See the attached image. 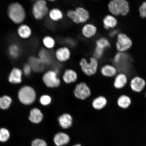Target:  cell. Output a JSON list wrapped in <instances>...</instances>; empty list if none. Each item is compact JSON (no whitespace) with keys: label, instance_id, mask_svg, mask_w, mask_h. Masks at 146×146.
Wrapping results in <instances>:
<instances>
[{"label":"cell","instance_id":"5b68a950","mask_svg":"<svg viewBox=\"0 0 146 146\" xmlns=\"http://www.w3.org/2000/svg\"><path fill=\"white\" fill-rule=\"evenodd\" d=\"M55 61L59 64L69 62L72 58V49L64 44L58 46L53 51Z\"/></svg>","mask_w":146,"mask_h":146},{"label":"cell","instance_id":"d6986e66","mask_svg":"<svg viewBox=\"0 0 146 146\" xmlns=\"http://www.w3.org/2000/svg\"><path fill=\"white\" fill-rule=\"evenodd\" d=\"M42 43L43 48L48 50L53 51L58 46V41L54 36L46 35L42 38Z\"/></svg>","mask_w":146,"mask_h":146},{"label":"cell","instance_id":"8992f818","mask_svg":"<svg viewBox=\"0 0 146 146\" xmlns=\"http://www.w3.org/2000/svg\"><path fill=\"white\" fill-rule=\"evenodd\" d=\"M57 66L48 69L44 73L42 80L44 83L50 88H56L60 86L61 80L58 76L59 71Z\"/></svg>","mask_w":146,"mask_h":146},{"label":"cell","instance_id":"60d3db41","mask_svg":"<svg viewBox=\"0 0 146 146\" xmlns=\"http://www.w3.org/2000/svg\"><path fill=\"white\" fill-rule=\"evenodd\" d=\"M1 97H0V100H1Z\"/></svg>","mask_w":146,"mask_h":146},{"label":"cell","instance_id":"3957f363","mask_svg":"<svg viewBox=\"0 0 146 146\" xmlns=\"http://www.w3.org/2000/svg\"><path fill=\"white\" fill-rule=\"evenodd\" d=\"M107 9L109 13L116 17L126 16L130 12V4L126 0H111L108 3Z\"/></svg>","mask_w":146,"mask_h":146},{"label":"cell","instance_id":"8d00e7d4","mask_svg":"<svg viewBox=\"0 0 146 146\" xmlns=\"http://www.w3.org/2000/svg\"><path fill=\"white\" fill-rule=\"evenodd\" d=\"M32 71L31 68L28 63L24 66L23 72L25 76L30 75Z\"/></svg>","mask_w":146,"mask_h":146},{"label":"cell","instance_id":"4316f807","mask_svg":"<svg viewBox=\"0 0 146 146\" xmlns=\"http://www.w3.org/2000/svg\"><path fill=\"white\" fill-rule=\"evenodd\" d=\"M108 104V100L104 96H100L93 100L92 106L94 109L100 110L104 108Z\"/></svg>","mask_w":146,"mask_h":146},{"label":"cell","instance_id":"484cf974","mask_svg":"<svg viewBox=\"0 0 146 146\" xmlns=\"http://www.w3.org/2000/svg\"><path fill=\"white\" fill-rule=\"evenodd\" d=\"M17 34L20 38L23 39H27L32 36V31L29 25L22 24L17 29Z\"/></svg>","mask_w":146,"mask_h":146},{"label":"cell","instance_id":"5bb4252c","mask_svg":"<svg viewBox=\"0 0 146 146\" xmlns=\"http://www.w3.org/2000/svg\"><path fill=\"white\" fill-rule=\"evenodd\" d=\"M37 56L46 67L54 66L56 63L54 59L53 51L42 48L38 52Z\"/></svg>","mask_w":146,"mask_h":146},{"label":"cell","instance_id":"30bf717a","mask_svg":"<svg viewBox=\"0 0 146 146\" xmlns=\"http://www.w3.org/2000/svg\"><path fill=\"white\" fill-rule=\"evenodd\" d=\"M99 32L98 27L96 23L89 21L81 25L80 33L81 37L87 40L95 39Z\"/></svg>","mask_w":146,"mask_h":146},{"label":"cell","instance_id":"603a6c76","mask_svg":"<svg viewBox=\"0 0 146 146\" xmlns=\"http://www.w3.org/2000/svg\"><path fill=\"white\" fill-rule=\"evenodd\" d=\"M58 121L60 126L63 129H68L72 125L73 118L70 114L65 113L59 117Z\"/></svg>","mask_w":146,"mask_h":146},{"label":"cell","instance_id":"44dd1931","mask_svg":"<svg viewBox=\"0 0 146 146\" xmlns=\"http://www.w3.org/2000/svg\"><path fill=\"white\" fill-rule=\"evenodd\" d=\"M132 103V98L127 94H122L118 96L116 100L117 106L122 109H129Z\"/></svg>","mask_w":146,"mask_h":146},{"label":"cell","instance_id":"d4e9b609","mask_svg":"<svg viewBox=\"0 0 146 146\" xmlns=\"http://www.w3.org/2000/svg\"><path fill=\"white\" fill-rule=\"evenodd\" d=\"M70 137L68 135L63 132L56 134L54 138V141L57 146H63L68 144L70 141Z\"/></svg>","mask_w":146,"mask_h":146},{"label":"cell","instance_id":"e0dca14e","mask_svg":"<svg viewBox=\"0 0 146 146\" xmlns=\"http://www.w3.org/2000/svg\"><path fill=\"white\" fill-rule=\"evenodd\" d=\"M128 82V78L126 73L118 72L114 77L113 86L117 90H121L126 86Z\"/></svg>","mask_w":146,"mask_h":146},{"label":"cell","instance_id":"4dcf8cb0","mask_svg":"<svg viewBox=\"0 0 146 146\" xmlns=\"http://www.w3.org/2000/svg\"><path fill=\"white\" fill-rule=\"evenodd\" d=\"M106 50L100 47L94 46L93 49L92 55L96 59L99 60L102 59L105 54Z\"/></svg>","mask_w":146,"mask_h":146},{"label":"cell","instance_id":"cb8c5ba5","mask_svg":"<svg viewBox=\"0 0 146 146\" xmlns=\"http://www.w3.org/2000/svg\"><path fill=\"white\" fill-rule=\"evenodd\" d=\"M29 118L32 123L38 124L40 123L43 120V115L40 109L37 108H34L30 111Z\"/></svg>","mask_w":146,"mask_h":146},{"label":"cell","instance_id":"4fadbf2b","mask_svg":"<svg viewBox=\"0 0 146 146\" xmlns=\"http://www.w3.org/2000/svg\"><path fill=\"white\" fill-rule=\"evenodd\" d=\"M129 86L133 92L139 94L143 91L146 87V81L141 76H133L129 82Z\"/></svg>","mask_w":146,"mask_h":146},{"label":"cell","instance_id":"74e56055","mask_svg":"<svg viewBox=\"0 0 146 146\" xmlns=\"http://www.w3.org/2000/svg\"><path fill=\"white\" fill-rule=\"evenodd\" d=\"M108 36L109 38H112L115 37H116L118 34L119 33L117 30L116 29H113L109 31Z\"/></svg>","mask_w":146,"mask_h":146},{"label":"cell","instance_id":"9a60e30c","mask_svg":"<svg viewBox=\"0 0 146 146\" xmlns=\"http://www.w3.org/2000/svg\"><path fill=\"white\" fill-rule=\"evenodd\" d=\"M118 23L116 17L109 13L106 14L102 20V24L103 29L108 31L115 29Z\"/></svg>","mask_w":146,"mask_h":146},{"label":"cell","instance_id":"f546056e","mask_svg":"<svg viewBox=\"0 0 146 146\" xmlns=\"http://www.w3.org/2000/svg\"><path fill=\"white\" fill-rule=\"evenodd\" d=\"M12 100L10 96H4L1 97L0 100V108L3 110H6L9 108L11 104Z\"/></svg>","mask_w":146,"mask_h":146},{"label":"cell","instance_id":"e575fe53","mask_svg":"<svg viewBox=\"0 0 146 146\" xmlns=\"http://www.w3.org/2000/svg\"><path fill=\"white\" fill-rule=\"evenodd\" d=\"M64 44H62L65 45L72 48L75 47L76 45V41L74 38L70 37H67L64 40Z\"/></svg>","mask_w":146,"mask_h":146},{"label":"cell","instance_id":"ffe728a7","mask_svg":"<svg viewBox=\"0 0 146 146\" xmlns=\"http://www.w3.org/2000/svg\"><path fill=\"white\" fill-rule=\"evenodd\" d=\"M28 64L30 65L32 71L36 72H42L46 67L38 56H30L28 60Z\"/></svg>","mask_w":146,"mask_h":146},{"label":"cell","instance_id":"6da1fadb","mask_svg":"<svg viewBox=\"0 0 146 146\" xmlns=\"http://www.w3.org/2000/svg\"><path fill=\"white\" fill-rule=\"evenodd\" d=\"M65 17L74 24L81 25L90 21L91 14L88 9L82 5L68 9Z\"/></svg>","mask_w":146,"mask_h":146},{"label":"cell","instance_id":"7402d4cb","mask_svg":"<svg viewBox=\"0 0 146 146\" xmlns=\"http://www.w3.org/2000/svg\"><path fill=\"white\" fill-rule=\"evenodd\" d=\"M23 71L19 68H14L9 74L8 80L10 83L18 84L22 81Z\"/></svg>","mask_w":146,"mask_h":146},{"label":"cell","instance_id":"ac0fdd59","mask_svg":"<svg viewBox=\"0 0 146 146\" xmlns=\"http://www.w3.org/2000/svg\"><path fill=\"white\" fill-rule=\"evenodd\" d=\"M78 78V73L74 69L68 67L63 70L62 78L65 83L70 84L74 83L77 81Z\"/></svg>","mask_w":146,"mask_h":146},{"label":"cell","instance_id":"9c48e42d","mask_svg":"<svg viewBox=\"0 0 146 146\" xmlns=\"http://www.w3.org/2000/svg\"><path fill=\"white\" fill-rule=\"evenodd\" d=\"M18 98L23 104L29 105L33 103L36 99L35 90L32 87L25 86L21 88L18 92Z\"/></svg>","mask_w":146,"mask_h":146},{"label":"cell","instance_id":"1f68e13d","mask_svg":"<svg viewBox=\"0 0 146 146\" xmlns=\"http://www.w3.org/2000/svg\"><path fill=\"white\" fill-rule=\"evenodd\" d=\"M10 133L8 129L2 128L0 129V142H5L9 140Z\"/></svg>","mask_w":146,"mask_h":146},{"label":"cell","instance_id":"52a82bcc","mask_svg":"<svg viewBox=\"0 0 146 146\" xmlns=\"http://www.w3.org/2000/svg\"><path fill=\"white\" fill-rule=\"evenodd\" d=\"M48 2L45 0H37L33 5L32 13L37 21H41L47 18L49 10Z\"/></svg>","mask_w":146,"mask_h":146},{"label":"cell","instance_id":"ab89813d","mask_svg":"<svg viewBox=\"0 0 146 146\" xmlns=\"http://www.w3.org/2000/svg\"><path fill=\"white\" fill-rule=\"evenodd\" d=\"M145 98H146V91H145Z\"/></svg>","mask_w":146,"mask_h":146},{"label":"cell","instance_id":"f1b7e54d","mask_svg":"<svg viewBox=\"0 0 146 146\" xmlns=\"http://www.w3.org/2000/svg\"><path fill=\"white\" fill-rule=\"evenodd\" d=\"M20 49L17 44H14L10 46L8 48V52L11 57L16 59L19 57L20 54Z\"/></svg>","mask_w":146,"mask_h":146},{"label":"cell","instance_id":"f35d334b","mask_svg":"<svg viewBox=\"0 0 146 146\" xmlns=\"http://www.w3.org/2000/svg\"><path fill=\"white\" fill-rule=\"evenodd\" d=\"M74 146H81V145H80V144H77L76 145H75Z\"/></svg>","mask_w":146,"mask_h":146},{"label":"cell","instance_id":"ba28073f","mask_svg":"<svg viewBox=\"0 0 146 146\" xmlns=\"http://www.w3.org/2000/svg\"><path fill=\"white\" fill-rule=\"evenodd\" d=\"M116 38L115 45L118 52H125L132 48L133 40L127 34L119 32Z\"/></svg>","mask_w":146,"mask_h":146},{"label":"cell","instance_id":"8fae6325","mask_svg":"<svg viewBox=\"0 0 146 146\" xmlns=\"http://www.w3.org/2000/svg\"><path fill=\"white\" fill-rule=\"evenodd\" d=\"M74 94L77 99L84 100L90 96L91 91L86 83L81 82L76 85L74 91Z\"/></svg>","mask_w":146,"mask_h":146},{"label":"cell","instance_id":"2e32d148","mask_svg":"<svg viewBox=\"0 0 146 146\" xmlns=\"http://www.w3.org/2000/svg\"><path fill=\"white\" fill-rule=\"evenodd\" d=\"M100 74L104 77L111 78H114L118 74V70L113 64L106 63L100 66Z\"/></svg>","mask_w":146,"mask_h":146},{"label":"cell","instance_id":"836d02e7","mask_svg":"<svg viewBox=\"0 0 146 146\" xmlns=\"http://www.w3.org/2000/svg\"><path fill=\"white\" fill-rule=\"evenodd\" d=\"M139 14L140 17L143 19L146 18V1H144L138 8Z\"/></svg>","mask_w":146,"mask_h":146},{"label":"cell","instance_id":"7a4b0ae2","mask_svg":"<svg viewBox=\"0 0 146 146\" xmlns=\"http://www.w3.org/2000/svg\"><path fill=\"white\" fill-rule=\"evenodd\" d=\"M100 61L92 56L88 58L83 56L78 62L80 70L85 75L91 76L96 75L99 70Z\"/></svg>","mask_w":146,"mask_h":146},{"label":"cell","instance_id":"83f0119b","mask_svg":"<svg viewBox=\"0 0 146 146\" xmlns=\"http://www.w3.org/2000/svg\"><path fill=\"white\" fill-rule=\"evenodd\" d=\"M94 46L106 50L111 46V41L108 38L104 36H100L95 39Z\"/></svg>","mask_w":146,"mask_h":146},{"label":"cell","instance_id":"7c38bea8","mask_svg":"<svg viewBox=\"0 0 146 146\" xmlns=\"http://www.w3.org/2000/svg\"><path fill=\"white\" fill-rule=\"evenodd\" d=\"M65 17V12L59 7L54 6L50 8L47 18L51 22L56 23L62 21Z\"/></svg>","mask_w":146,"mask_h":146},{"label":"cell","instance_id":"d590c367","mask_svg":"<svg viewBox=\"0 0 146 146\" xmlns=\"http://www.w3.org/2000/svg\"><path fill=\"white\" fill-rule=\"evenodd\" d=\"M47 143L44 140L40 139H36L32 141L31 146H47Z\"/></svg>","mask_w":146,"mask_h":146},{"label":"cell","instance_id":"277c9868","mask_svg":"<svg viewBox=\"0 0 146 146\" xmlns=\"http://www.w3.org/2000/svg\"><path fill=\"white\" fill-rule=\"evenodd\" d=\"M8 14L11 21L16 24H21L26 17L24 8L22 5L18 3H13L9 5Z\"/></svg>","mask_w":146,"mask_h":146},{"label":"cell","instance_id":"d6a6232c","mask_svg":"<svg viewBox=\"0 0 146 146\" xmlns=\"http://www.w3.org/2000/svg\"><path fill=\"white\" fill-rule=\"evenodd\" d=\"M39 101L42 105L47 106L50 105L52 103V99L51 97L48 95H43L40 98Z\"/></svg>","mask_w":146,"mask_h":146}]
</instances>
